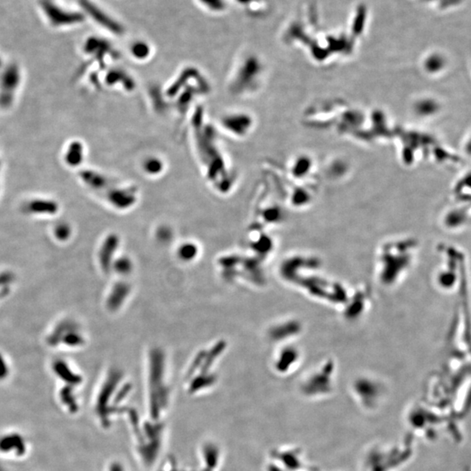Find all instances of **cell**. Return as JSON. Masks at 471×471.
<instances>
[{
    "label": "cell",
    "mask_w": 471,
    "mask_h": 471,
    "mask_svg": "<svg viewBox=\"0 0 471 471\" xmlns=\"http://www.w3.org/2000/svg\"><path fill=\"white\" fill-rule=\"evenodd\" d=\"M141 168L147 176L151 177H159L164 171V161L159 157L150 156L146 157L143 160Z\"/></svg>",
    "instance_id": "5b68a950"
},
{
    "label": "cell",
    "mask_w": 471,
    "mask_h": 471,
    "mask_svg": "<svg viewBox=\"0 0 471 471\" xmlns=\"http://www.w3.org/2000/svg\"><path fill=\"white\" fill-rule=\"evenodd\" d=\"M149 48L146 45H135L133 47V53L138 59H144L149 54Z\"/></svg>",
    "instance_id": "8992f818"
},
{
    "label": "cell",
    "mask_w": 471,
    "mask_h": 471,
    "mask_svg": "<svg viewBox=\"0 0 471 471\" xmlns=\"http://www.w3.org/2000/svg\"><path fill=\"white\" fill-rule=\"evenodd\" d=\"M415 242L409 240L390 241L379 249L376 258V274L385 287H392L408 273L415 262Z\"/></svg>",
    "instance_id": "6da1fadb"
},
{
    "label": "cell",
    "mask_w": 471,
    "mask_h": 471,
    "mask_svg": "<svg viewBox=\"0 0 471 471\" xmlns=\"http://www.w3.org/2000/svg\"><path fill=\"white\" fill-rule=\"evenodd\" d=\"M334 384V365L333 361L314 370L303 382L302 391L310 398L323 397L333 392Z\"/></svg>",
    "instance_id": "7a4b0ae2"
},
{
    "label": "cell",
    "mask_w": 471,
    "mask_h": 471,
    "mask_svg": "<svg viewBox=\"0 0 471 471\" xmlns=\"http://www.w3.org/2000/svg\"><path fill=\"white\" fill-rule=\"evenodd\" d=\"M221 125L226 132L235 137H244L252 130L254 122L251 115L243 112H233L221 119Z\"/></svg>",
    "instance_id": "277c9868"
},
{
    "label": "cell",
    "mask_w": 471,
    "mask_h": 471,
    "mask_svg": "<svg viewBox=\"0 0 471 471\" xmlns=\"http://www.w3.org/2000/svg\"><path fill=\"white\" fill-rule=\"evenodd\" d=\"M353 393L363 408L373 410L380 404L383 389L379 381L369 377H361L353 383Z\"/></svg>",
    "instance_id": "3957f363"
}]
</instances>
